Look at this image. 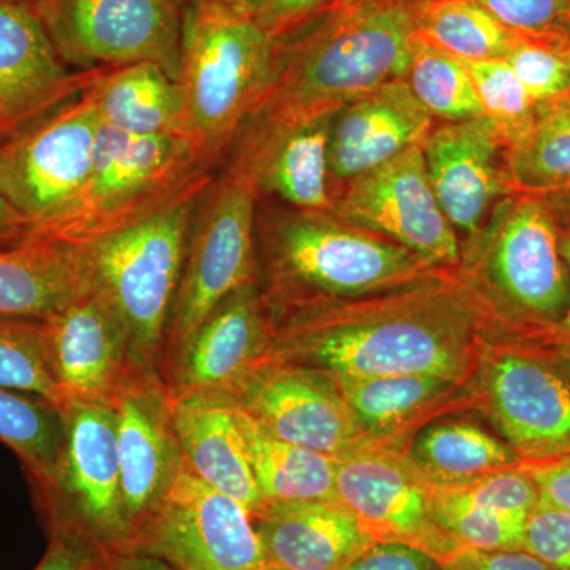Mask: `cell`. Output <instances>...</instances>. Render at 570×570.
<instances>
[{"instance_id":"cell-38","label":"cell","mask_w":570,"mask_h":570,"mask_svg":"<svg viewBox=\"0 0 570 570\" xmlns=\"http://www.w3.org/2000/svg\"><path fill=\"white\" fill-rule=\"evenodd\" d=\"M434 494L444 501L455 504L471 505L502 515L524 517L528 519L535 505L539 504L540 494L538 485L530 472L520 466L501 469L466 480L460 483H434Z\"/></svg>"},{"instance_id":"cell-49","label":"cell","mask_w":570,"mask_h":570,"mask_svg":"<svg viewBox=\"0 0 570 570\" xmlns=\"http://www.w3.org/2000/svg\"><path fill=\"white\" fill-rule=\"evenodd\" d=\"M542 197H546V195H542ZM546 200L549 202L553 212H560L570 217V186L558 190V193L547 194Z\"/></svg>"},{"instance_id":"cell-21","label":"cell","mask_w":570,"mask_h":570,"mask_svg":"<svg viewBox=\"0 0 570 570\" xmlns=\"http://www.w3.org/2000/svg\"><path fill=\"white\" fill-rule=\"evenodd\" d=\"M335 112L246 121L230 148V160L253 174L261 195H275L298 212L333 213L328 146Z\"/></svg>"},{"instance_id":"cell-14","label":"cell","mask_w":570,"mask_h":570,"mask_svg":"<svg viewBox=\"0 0 570 570\" xmlns=\"http://www.w3.org/2000/svg\"><path fill=\"white\" fill-rule=\"evenodd\" d=\"M61 411V459L51 485L32 493L37 512L40 519L58 513L80 520L111 549L122 550L127 528L115 409L67 401Z\"/></svg>"},{"instance_id":"cell-20","label":"cell","mask_w":570,"mask_h":570,"mask_svg":"<svg viewBox=\"0 0 570 570\" xmlns=\"http://www.w3.org/2000/svg\"><path fill=\"white\" fill-rule=\"evenodd\" d=\"M431 187L459 238H472L491 209L515 193L504 142L487 118L442 122L422 145Z\"/></svg>"},{"instance_id":"cell-50","label":"cell","mask_w":570,"mask_h":570,"mask_svg":"<svg viewBox=\"0 0 570 570\" xmlns=\"http://www.w3.org/2000/svg\"><path fill=\"white\" fill-rule=\"evenodd\" d=\"M561 253L562 257H564L566 264H568V268L570 269V234L561 236ZM560 325L561 328L570 335V306L568 314L562 318Z\"/></svg>"},{"instance_id":"cell-12","label":"cell","mask_w":570,"mask_h":570,"mask_svg":"<svg viewBox=\"0 0 570 570\" xmlns=\"http://www.w3.org/2000/svg\"><path fill=\"white\" fill-rule=\"evenodd\" d=\"M407 448L371 442L337 459L336 499L374 542L415 547L444 562L463 549L434 515V482Z\"/></svg>"},{"instance_id":"cell-23","label":"cell","mask_w":570,"mask_h":570,"mask_svg":"<svg viewBox=\"0 0 570 570\" xmlns=\"http://www.w3.org/2000/svg\"><path fill=\"white\" fill-rule=\"evenodd\" d=\"M436 119L415 99L406 78L356 97L333 115L330 176L335 194L356 176L422 145Z\"/></svg>"},{"instance_id":"cell-16","label":"cell","mask_w":570,"mask_h":570,"mask_svg":"<svg viewBox=\"0 0 570 570\" xmlns=\"http://www.w3.org/2000/svg\"><path fill=\"white\" fill-rule=\"evenodd\" d=\"M230 396L273 436L333 459L377 442L356 423L336 377L321 367L268 362Z\"/></svg>"},{"instance_id":"cell-35","label":"cell","mask_w":570,"mask_h":570,"mask_svg":"<svg viewBox=\"0 0 570 570\" xmlns=\"http://www.w3.org/2000/svg\"><path fill=\"white\" fill-rule=\"evenodd\" d=\"M0 387L43 397L62 407L41 321L0 316Z\"/></svg>"},{"instance_id":"cell-42","label":"cell","mask_w":570,"mask_h":570,"mask_svg":"<svg viewBox=\"0 0 570 570\" xmlns=\"http://www.w3.org/2000/svg\"><path fill=\"white\" fill-rule=\"evenodd\" d=\"M523 550L553 570H570V512L539 501L528 517Z\"/></svg>"},{"instance_id":"cell-46","label":"cell","mask_w":570,"mask_h":570,"mask_svg":"<svg viewBox=\"0 0 570 570\" xmlns=\"http://www.w3.org/2000/svg\"><path fill=\"white\" fill-rule=\"evenodd\" d=\"M538 485L540 501L570 512V456L546 461H523Z\"/></svg>"},{"instance_id":"cell-1","label":"cell","mask_w":570,"mask_h":570,"mask_svg":"<svg viewBox=\"0 0 570 570\" xmlns=\"http://www.w3.org/2000/svg\"><path fill=\"white\" fill-rule=\"evenodd\" d=\"M272 313L268 362L344 377L428 374L472 381L497 328L455 268L384 294Z\"/></svg>"},{"instance_id":"cell-25","label":"cell","mask_w":570,"mask_h":570,"mask_svg":"<svg viewBox=\"0 0 570 570\" xmlns=\"http://www.w3.org/2000/svg\"><path fill=\"white\" fill-rule=\"evenodd\" d=\"M171 415L184 464L253 515L264 504L250 469L234 397L224 392H171Z\"/></svg>"},{"instance_id":"cell-34","label":"cell","mask_w":570,"mask_h":570,"mask_svg":"<svg viewBox=\"0 0 570 570\" xmlns=\"http://www.w3.org/2000/svg\"><path fill=\"white\" fill-rule=\"evenodd\" d=\"M406 81L415 99L436 121H466L483 116L466 62L434 47L419 33Z\"/></svg>"},{"instance_id":"cell-47","label":"cell","mask_w":570,"mask_h":570,"mask_svg":"<svg viewBox=\"0 0 570 570\" xmlns=\"http://www.w3.org/2000/svg\"><path fill=\"white\" fill-rule=\"evenodd\" d=\"M31 235V224L11 204L0 179V249L22 245Z\"/></svg>"},{"instance_id":"cell-41","label":"cell","mask_w":570,"mask_h":570,"mask_svg":"<svg viewBox=\"0 0 570 570\" xmlns=\"http://www.w3.org/2000/svg\"><path fill=\"white\" fill-rule=\"evenodd\" d=\"M520 36L570 33V0H475Z\"/></svg>"},{"instance_id":"cell-53","label":"cell","mask_w":570,"mask_h":570,"mask_svg":"<svg viewBox=\"0 0 570 570\" xmlns=\"http://www.w3.org/2000/svg\"><path fill=\"white\" fill-rule=\"evenodd\" d=\"M262 570H283V569H277V568H265V569H262Z\"/></svg>"},{"instance_id":"cell-19","label":"cell","mask_w":570,"mask_h":570,"mask_svg":"<svg viewBox=\"0 0 570 570\" xmlns=\"http://www.w3.org/2000/svg\"><path fill=\"white\" fill-rule=\"evenodd\" d=\"M89 77L62 62L31 3L0 0V145L75 99Z\"/></svg>"},{"instance_id":"cell-4","label":"cell","mask_w":570,"mask_h":570,"mask_svg":"<svg viewBox=\"0 0 570 570\" xmlns=\"http://www.w3.org/2000/svg\"><path fill=\"white\" fill-rule=\"evenodd\" d=\"M262 246L272 309L384 294L445 269L333 213H273Z\"/></svg>"},{"instance_id":"cell-51","label":"cell","mask_w":570,"mask_h":570,"mask_svg":"<svg viewBox=\"0 0 570 570\" xmlns=\"http://www.w3.org/2000/svg\"><path fill=\"white\" fill-rule=\"evenodd\" d=\"M347 2H351V0H330V3H332L330 7L343 6V3Z\"/></svg>"},{"instance_id":"cell-17","label":"cell","mask_w":570,"mask_h":570,"mask_svg":"<svg viewBox=\"0 0 570 570\" xmlns=\"http://www.w3.org/2000/svg\"><path fill=\"white\" fill-rule=\"evenodd\" d=\"M41 330L63 403L111 407L130 382L148 376L135 365L119 322L85 283L66 305L41 321Z\"/></svg>"},{"instance_id":"cell-52","label":"cell","mask_w":570,"mask_h":570,"mask_svg":"<svg viewBox=\"0 0 570 570\" xmlns=\"http://www.w3.org/2000/svg\"><path fill=\"white\" fill-rule=\"evenodd\" d=\"M22 2H28V3H31V6H33V3L37 2V0H22Z\"/></svg>"},{"instance_id":"cell-24","label":"cell","mask_w":570,"mask_h":570,"mask_svg":"<svg viewBox=\"0 0 570 570\" xmlns=\"http://www.w3.org/2000/svg\"><path fill=\"white\" fill-rule=\"evenodd\" d=\"M250 519L268 568L344 570L374 542L337 501H265Z\"/></svg>"},{"instance_id":"cell-48","label":"cell","mask_w":570,"mask_h":570,"mask_svg":"<svg viewBox=\"0 0 570 570\" xmlns=\"http://www.w3.org/2000/svg\"><path fill=\"white\" fill-rule=\"evenodd\" d=\"M107 570H175L168 562L151 554L130 550H115Z\"/></svg>"},{"instance_id":"cell-36","label":"cell","mask_w":570,"mask_h":570,"mask_svg":"<svg viewBox=\"0 0 570 570\" xmlns=\"http://www.w3.org/2000/svg\"><path fill=\"white\" fill-rule=\"evenodd\" d=\"M464 62L474 81L483 118L489 119L505 148H512L530 132L538 104L504 59Z\"/></svg>"},{"instance_id":"cell-13","label":"cell","mask_w":570,"mask_h":570,"mask_svg":"<svg viewBox=\"0 0 570 570\" xmlns=\"http://www.w3.org/2000/svg\"><path fill=\"white\" fill-rule=\"evenodd\" d=\"M422 145L344 184L335 194L333 214L438 268H456L461 242L438 204Z\"/></svg>"},{"instance_id":"cell-22","label":"cell","mask_w":570,"mask_h":570,"mask_svg":"<svg viewBox=\"0 0 570 570\" xmlns=\"http://www.w3.org/2000/svg\"><path fill=\"white\" fill-rule=\"evenodd\" d=\"M275 341V317L258 283L225 296L204 324L171 374V392L212 390L232 395L257 367L265 365Z\"/></svg>"},{"instance_id":"cell-11","label":"cell","mask_w":570,"mask_h":570,"mask_svg":"<svg viewBox=\"0 0 570 570\" xmlns=\"http://www.w3.org/2000/svg\"><path fill=\"white\" fill-rule=\"evenodd\" d=\"M100 127L96 105L82 91L0 145L3 190L29 220L32 234L55 220L80 193Z\"/></svg>"},{"instance_id":"cell-9","label":"cell","mask_w":570,"mask_h":570,"mask_svg":"<svg viewBox=\"0 0 570 570\" xmlns=\"http://www.w3.org/2000/svg\"><path fill=\"white\" fill-rule=\"evenodd\" d=\"M33 9L70 69L153 62L178 78L184 0H37Z\"/></svg>"},{"instance_id":"cell-29","label":"cell","mask_w":570,"mask_h":570,"mask_svg":"<svg viewBox=\"0 0 570 570\" xmlns=\"http://www.w3.org/2000/svg\"><path fill=\"white\" fill-rule=\"evenodd\" d=\"M236 420L264 502L337 501V459L273 436L238 404Z\"/></svg>"},{"instance_id":"cell-31","label":"cell","mask_w":570,"mask_h":570,"mask_svg":"<svg viewBox=\"0 0 570 570\" xmlns=\"http://www.w3.org/2000/svg\"><path fill=\"white\" fill-rule=\"evenodd\" d=\"M515 193L546 195L570 186V92L538 104L523 140L505 151Z\"/></svg>"},{"instance_id":"cell-18","label":"cell","mask_w":570,"mask_h":570,"mask_svg":"<svg viewBox=\"0 0 570 570\" xmlns=\"http://www.w3.org/2000/svg\"><path fill=\"white\" fill-rule=\"evenodd\" d=\"M111 407L118 420L122 515L129 540L186 464L171 415L170 389L160 379H135Z\"/></svg>"},{"instance_id":"cell-3","label":"cell","mask_w":570,"mask_h":570,"mask_svg":"<svg viewBox=\"0 0 570 570\" xmlns=\"http://www.w3.org/2000/svg\"><path fill=\"white\" fill-rule=\"evenodd\" d=\"M216 164L184 135L100 127L88 178L70 205L31 238L81 247L200 197Z\"/></svg>"},{"instance_id":"cell-10","label":"cell","mask_w":570,"mask_h":570,"mask_svg":"<svg viewBox=\"0 0 570 570\" xmlns=\"http://www.w3.org/2000/svg\"><path fill=\"white\" fill-rule=\"evenodd\" d=\"M122 550L160 558L175 570L268 568L245 505L186 466Z\"/></svg>"},{"instance_id":"cell-5","label":"cell","mask_w":570,"mask_h":570,"mask_svg":"<svg viewBox=\"0 0 570 570\" xmlns=\"http://www.w3.org/2000/svg\"><path fill=\"white\" fill-rule=\"evenodd\" d=\"M287 39L223 0H184L176 78L183 91L184 132L214 164L234 146Z\"/></svg>"},{"instance_id":"cell-6","label":"cell","mask_w":570,"mask_h":570,"mask_svg":"<svg viewBox=\"0 0 570 570\" xmlns=\"http://www.w3.org/2000/svg\"><path fill=\"white\" fill-rule=\"evenodd\" d=\"M494 325L558 322L568 314L570 283L554 212L542 195L499 200L478 234L461 243L455 268Z\"/></svg>"},{"instance_id":"cell-32","label":"cell","mask_w":570,"mask_h":570,"mask_svg":"<svg viewBox=\"0 0 570 570\" xmlns=\"http://www.w3.org/2000/svg\"><path fill=\"white\" fill-rule=\"evenodd\" d=\"M0 442L20 459L32 493L48 489L62 452L61 407L43 397L0 387Z\"/></svg>"},{"instance_id":"cell-28","label":"cell","mask_w":570,"mask_h":570,"mask_svg":"<svg viewBox=\"0 0 570 570\" xmlns=\"http://www.w3.org/2000/svg\"><path fill=\"white\" fill-rule=\"evenodd\" d=\"M77 249L31 238L0 249V316L43 321L80 291Z\"/></svg>"},{"instance_id":"cell-43","label":"cell","mask_w":570,"mask_h":570,"mask_svg":"<svg viewBox=\"0 0 570 570\" xmlns=\"http://www.w3.org/2000/svg\"><path fill=\"white\" fill-rule=\"evenodd\" d=\"M232 9L281 39L294 36L307 21L330 9V0H223Z\"/></svg>"},{"instance_id":"cell-26","label":"cell","mask_w":570,"mask_h":570,"mask_svg":"<svg viewBox=\"0 0 570 570\" xmlns=\"http://www.w3.org/2000/svg\"><path fill=\"white\" fill-rule=\"evenodd\" d=\"M335 377L363 433L401 448H407L420 428L433 420L478 404L474 379L456 381L428 374Z\"/></svg>"},{"instance_id":"cell-45","label":"cell","mask_w":570,"mask_h":570,"mask_svg":"<svg viewBox=\"0 0 570 570\" xmlns=\"http://www.w3.org/2000/svg\"><path fill=\"white\" fill-rule=\"evenodd\" d=\"M445 570H553L524 550H475L463 547L444 561Z\"/></svg>"},{"instance_id":"cell-15","label":"cell","mask_w":570,"mask_h":570,"mask_svg":"<svg viewBox=\"0 0 570 570\" xmlns=\"http://www.w3.org/2000/svg\"><path fill=\"white\" fill-rule=\"evenodd\" d=\"M475 409L523 461L570 456V385L527 352L493 344L474 376Z\"/></svg>"},{"instance_id":"cell-37","label":"cell","mask_w":570,"mask_h":570,"mask_svg":"<svg viewBox=\"0 0 570 570\" xmlns=\"http://www.w3.org/2000/svg\"><path fill=\"white\" fill-rule=\"evenodd\" d=\"M504 61L535 104L549 102L570 92V33H517Z\"/></svg>"},{"instance_id":"cell-40","label":"cell","mask_w":570,"mask_h":570,"mask_svg":"<svg viewBox=\"0 0 570 570\" xmlns=\"http://www.w3.org/2000/svg\"><path fill=\"white\" fill-rule=\"evenodd\" d=\"M40 521L48 543L33 570H107L115 549L80 520L55 513Z\"/></svg>"},{"instance_id":"cell-7","label":"cell","mask_w":570,"mask_h":570,"mask_svg":"<svg viewBox=\"0 0 570 570\" xmlns=\"http://www.w3.org/2000/svg\"><path fill=\"white\" fill-rule=\"evenodd\" d=\"M200 197L91 245L75 247L82 283L121 325L135 365L160 381L165 336Z\"/></svg>"},{"instance_id":"cell-27","label":"cell","mask_w":570,"mask_h":570,"mask_svg":"<svg viewBox=\"0 0 570 570\" xmlns=\"http://www.w3.org/2000/svg\"><path fill=\"white\" fill-rule=\"evenodd\" d=\"M85 91L104 126L146 137H186L181 86L157 63L91 70Z\"/></svg>"},{"instance_id":"cell-30","label":"cell","mask_w":570,"mask_h":570,"mask_svg":"<svg viewBox=\"0 0 570 570\" xmlns=\"http://www.w3.org/2000/svg\"><path fill=\"white\" fill-rule=\"evenodd\" d=\"M406 452L438 485L466 482L523 463L504 439L494 436L478 422L448 415L420 428Z\"/></svg>"},{"instance_id":"cell-44","label":"cell","mask_w":570,"mask_h":570,"mask_svg":"<svg viewBox=\"0 0 570 570\" xmlns=\"http://www.w3.org/2000/svg\"><path fill=\"white\" fill-rule=\"evenodd\" d=\"M344 570H445L444 562L426 551L397 542H373Z\"/></svg>"},{"instance_id":"cell-39","label":"cell","mask_w":570,"mask_h":570,"mask_svg":"<svg viewBox=\"0 0 570 570\" xmlns=\"http://www.w3.org/2000/svg\"><path fill=\"white\" fill-rule=\"evenodd\" d=\"M434 515L442 530L461 547L475 550H523L524 517L502 515L444 501L434 494Z\"/></svg>"},{"instance_id":"cell-8","label":"cell","mask_w":570,"mask_h":570,"mask_svg":"<svg viewBox=\"0 0 570 570\" xmlns=\"http://www.w3.org/2000/svg\"><path fill=\"white\" fill-rule=\"evenodd\" d=\"M258 184L235 160L214 178L198 200L181 279L168 322L163 356V382L170 384L176 365L198 326L236 288L258 283L254 232Z\"/></svg>"},{"instance_id":"cell-2","label":"cell","mask_w":570,"mask_h":570,"mask_svg":"<svg viewBox=\"0 0 570 570\" xmlns=\"http://www.w3.org/2000/svg\"><path fill=\"white\" fill-rule=\"evenodd\" d=\"M426 0H351L285 40L275 73L246 121L337 111L379 86L406 78ZM245 121V122H246Z\"/></svg>"},{"instance_id":"cell-33","label":"cell","mask_w":570,"mask_h":570,"mask_svg":"<svg viewBox=\"0 0 570 570\" xmlns=\"http://www.w3.org/2000/svg\"><path fill=\"white\" fill-rule=\"evenodd\" d=\"M417 33L468 62L504 59L517 37L475 0H426Z\"/></svg>"}]
</instances>
